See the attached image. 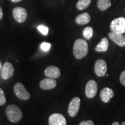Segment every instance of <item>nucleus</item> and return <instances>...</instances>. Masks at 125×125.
<instances>
[{
	"instance_id": "29",
	"label": "nucleus",
	"mask_w": 125,
	"mask_h": 125,
	"mask_svg": "<svg viewBox=\"0 0 125 125\" xmlns=\"http://www.w3.org/2000/svg\"><path fill=\"white\" fill-rule=\"evenodd\" d=\"M121 125H125V122H123L121 124Z\"/></svg>"
},
{
	"instance_id": "2",
	"label": "nucleus",
	"mask_w": 125,
	"mask_h": 125,
	"mask_svg": "<svg viewBox=\"0 0 125 125\" xmlns=\"http://www.w3.org/2000/svg\"><path fill=\"white\" fill-rule=\"evenodd\" d=\"M7 118L13 123L18 122L22 118L23 114L21 109L15 105H9L6 109Z\"/></svg>"
},
{
	"instance_id": "5",
	"label": "nucleus",
	"mask_w": 125,
	"mask_h": 125,
	"mask_svg": "<svg viewBox=\"0 0 125 125\" xmlns=\"http://www.w3.org/2000/svg\"><path fill=\"white\" fill-rule=\"evenodd\" d=\"M81 104V100L78 97L73 98L72 100L70 101L69 105H68V114L71 117H75L77 115L79 111V107Z\"/></svg>"
},
{
	"instance_id": "4",
	"label": "nucleus",
	"mask_w": 125,
	"mask_h": 125,
	"mask_svg": "<svg viewBox=\"0 0 125 125\" xmlns=\"http://www.w3.org/2000/svg\"><path fill=\"white\" fill-rule=\"evenodd\" d=\"M14 92L16 96L23 100H27L30 97V94L21 83H17L14 86Z\"/></svg>"
},
{
	"instance_id": "15",
	"label": "nucleus",
	"mask_w": 125,
	"mask_h": 125,
	"mask_svg": "<svg viewBox=\"0 0 125 125\" xmlns=\"http://www.w3.org/2000/svg\"><path fill=\"white\" fill-rule=\"evenodd\" d=\"M91 18L88 13H83L80 14L76 16L75 21L78 24L85 25L90 22Z\"/></svg>"
},
{
	"instance_id": "22",
	"label": "nucleus",
	"mask_w": 125,
	"mask_h": 125,
	"mask_svg": "<svg viewBox=\"0 0 125 125\" xmlns=\"http://www.w3.org/2000/svg\"><path fill=\"white\" fill-rule=\"evenodd\" d=\"M6 103V98L4 92L0 88V105H4Z\"/></svg>"
},
{
	"instance_id": "21",
	"label": "nucleus",
	"mask_w": 125,
	"mask_h": 125,
	"mask_svg": "<svg viewBox=\"0 0 125 125\" xmlns=\"http://www.w3.org/2000/svg\"><path fill=\"white\" fill-rule=\"evenodd\" d=\"M51 48V44L50 43L48 42H44L42 43V44L41 45V49L44 52H48L49 51L50 49Z\"/></svg>"
},
{
	"instance_id": "12",
	"label": "nucleus",
	"mask_w": 125,
	"mask_h": 125,
	"mask_svg": "<svg viewBox=\"0 0 125 125\" xmlns=\"http://www.w3.org/2000/svg\"><path fill=\"white\" fill-rule=\"evenodd\" d=\"M60 71L58 67L53 65L48 67L45 71V75L52 79L58 78L60 76Z\"/></svg>"
},
{
	"instance_id": "24",
	"label": "nucleus",
	"mask_w": 125,
	"mask_h": 125,
	"mask_svg": "<svg viewBox=\"0 0 125 125\" xmlns=\"http://www.w3.org/2000/svg\"><path fill=\"white\" fill-rule=\"evenodd\" d=\"M79 125H94L93 122L91 120H88V121H83L79 123Z\"/></svg>"
},
{
	"instance_id": "23",
	"label": "nucleus",
	"mask_w": 125,
	"mask_h": 125,
	"mask_svg": "<svg viewBox=\"0 0 125 125\" xmlns=\"http://www.w3.org/2000/svg\"><path fill=\"white\" fill-rule=\"evenodd\" d=\"M120 82L123 86H125V70L123 71L120 75Z\"/></svg>"
},
{
	"instance_id": "1",
	"label": "nucleus",
	"mask_w": 125,
	"mask_h": 125,
	"mask_svg": "<svg viewBox=\"0 0 125 125\" xmlns=\"http://www.w3.org/2000/svg\"><path fill=\"white\" fill-rule=\"evenodd\" d=\"M88 45L86 41L78 39L75 42L73 46L74 55L77 59H81L85 57L88 52Z\"/></svg>"
},
{
	"instance_id": "3",
	"label": "nucleus",
	"mask_w": 125,
	"mask_h": 125,
	"mask_svg": "<svg viewBox=\"0 0 125 125\" xmlns=\"http://www.w3.org/2000/svg\"><path fill=\"white\" fill-rule=\"evenodd\" d=\"M111 31L116 33L123 34L125 32V18L121 17L112 20L110 24Z\"/></svg>"
},
{
	"instance_id": "19",
	"label": "nucleus",
	"mask_w": 125,
	"mask_h": 125,
	"mask_svg": "<svg viewBox=\"0 0 125 125\" xmlns=\"http://www.w3.org/2000/svg\"><path fill=\"white\" fill-rule=\"evenodd\" d=\"M83 35L86 40H90L93 37V29L91 27H87L83 31Z\"/></svg>"
},
{
	"instance_id": "6",
	"label": "nucleus",
	"mask_w": 125,
	"mask_h": 125,
	"mask_svg": "<svg viewBox=\"0 0 125 125\" xmlns=\"http://www.w3.org/2000/svg\"><path fill=\"white\" fill-rule=\"evenodd\" d=\"M97 92V83L95 81L90 80L87 83L85 88L86 96L87 98H92L96 96Z\"/></svg>"
},
{
	"instance_id": "14",
	"label": "nucleus",
	"mask_w": 125,
	"mask_h": 125,
	"mask_svg": "<svg viewBox=\"0 0 125 125\" xmlns=\"http://www.w3.org/2000/svg\"><path fill=\"white\" fill-rule=\"evenodd\" d=\"M114 96V92L111 89L104 87L100 92L101 100L104 103H108L110 100Z\"/></svg>"
},
{
	"instance_id": "8",
	"label": "nucleus",
	"mask_w": 125,
	"mask_h": 125,
	"mask_svg": "<svg viewBox=\"0 0 125 125\" xmlns=\"http://www.w3.org/2000/svg\"><path fill=\"white\" fill-rule=\"evenodd\" d=\"M107 71V65L105 61L99 59L96 62L94 65V71L98 76H104Z\"/></svg>"
},
{
	"instance_id": "26",
	"label": "nucleus",
	"mask_w": 125,
	"mask_h": 125,
	"mask_svg": "<svg viewBox=\"0 0 125 125\" xmlns=\"http://www.w3.org/2000/svg\"><path fill=\"white\" fill-rule=\"evenodd\" d=\"M112 125H120V124L119 123V122H115L112 123Z\"/></svg>"
},
{
	"instance_id": "17",
	"label": "nucleus",
	"mask_w": 125,
	"mask_h": 125,
	"mask_svg": "<svg viewBox=\"0 0 125 125\" xmlns=\"http://www.w3.org/2000/svg\"><path fill=\"white\" fill-rule=\"evenodd\" d=\"M97 5L98 8L101 11H104L111 7V2L110 0H97Z\"/></svg>"
},
{
	"instance_id": "10",
	"label": "nucleus",
	"mask_w": 125,
	"mask_h": 125,
	"mask_svg": "<svg viewBox=\"0 0 125 125\" xmlns=\"http://www.w3.org/2000/svg\"><path fill=\"white\" fill-rule=\"evenodd\" d=\"M14 68L10 62H6L1 68V76L3 79H8L13 75Z\"/></svg>"
},
{
	"instance_id": "9",
	"label": "nucleus",
	"mask_w": 125,
	"mask_h": 125,
	"mask_svg": "<svg viewBox=\"0 0 125 125\" xmlns=\"http://www.w3.org/2000/svg\"><path fill=\"white\" fill-rule=\"evenodd\" d=\"M49 125H66V119L61 114H53L49 116Z\"/></svg>"
},
{
	"instance_id": "13",
	"label": "nucleus",
	"mask_w": 125,
	"mask_h": 125,
	"mask_svg": "<svg viewBox=\"0 0 125 125\" xmlns=\"http://www.w3.org/2000/svg\"><path fill=\"white\" fill-rule=\"evenodd\" d=\"M57 82L56 80L52 78H46L43 79L40 82V86L43 90L52 89L56 86Z\"/></svg>"
},
{
	"instance_id": "18",
	"label": "nucleus",
	"mask_w": 125,
	"mask_h": 125,
	"mask_svg": "<svg viewBox=\"0 0 125 125\" xmlns=\"http://www.w3.org/2000/svg\"><path fill=\"white\" fill-rule=\"evenodd\" d=\"M92 0H78L76 4V8L80 10L86 9L91 4Z\"/></svg>"
},
{
	"instance_id": "28",
	"label": "nucleus",
	"mask_w": 125,
	"mask_h": 125,
	"mask_svg": "<svg viewBox=\"0 0 125 125\" xmlns=\"http://www.w3.org/2000/svg\"><path fill=\"white\" fill-rule=\"evenodd\" d=\"M1 68H2V64H1V62H0V70H1Z\"/></svg>"
},
{
	"instance_id": "16",
	"label": "nucleus",
	"mask_w": 125,
	"mask_h": 125,
	"mask_svg": "<svg viewBox=\"0 0 125 125\" xmlns=\"http://www.w3.org/2000/svg\"><path fill=\"white\" fill-rule=\"evenodd\" d=\"M109 46V42L107 38H103L98 44L96 46L95 50L98 52H106L108 50Z\"/></svg>"
},
{
	"instance_id": "11",
	"label": "nucleus",
	"mask_w": 125,
	"mask_h": 125,
	"mask_svg": "<svg viewBox=\"0 0 125 125\" xmlns=\"http://www.w3.org/2000/svg\"><path fill=\"white\" fill-rule=\"evenodd\" d=\"M108 37L112 42L118 46L121 47L125 46V36L122 34L116 33L111 31L108 34Z\"/></svg>"
},
{
	"instance_id": "20",
	"label": "nucleus",
	"mask_w": 125,
	"mask_h": 125,
	"mask_svg": "<svg viewBox=\"0 0 125 125\" xmlns=\"http://www.w3.org/2000/svg\"><path fill=\"white\" fill-rule=\"evenodd\" d=\"M37 29H38L40 32H41L44 35H46L48 34V32H49L48 28L46 27V26H43V25H40V26L37 27Z\"/></svg>"
},
{
	"instance_id": "25",
	"label": "nucleus",
	"mask_w": 125,
	"mask_h": 125,
	"mask_svg": "<svg viewBox=\"0 0 125 125\" xmlns=\"http://www.w3.org/2000/svg\"><path fill=\"white\" fill-rule=\"evenodd\" d=\"M3 17V13H2V10L1 9V8L0 7V20H1V19Z\"/></svg>"
},
{
	"instance_id": "7",
	"label": "nucleus",
	"mask_w": 125,
	"mask_h": 125,
	"mask_svg": "<svg viewBox=\"0 0 125 125\" xmlns=\"http://www.w3.org/2000/svg\"><path fill=\"white\" fill-rule=\"evenodd\" d=\"M13 15L15 19L19 23H23L26 21L27 13L24 8L21 7L15 8L13 10Z\"/></svg>"
},
{
	"instance_id": "27",
	"label": "nucleus",
	"mask_w": 125,
	"mask_h": 125,
	"mask_svg": "<svg viewBox=\"0 0 125 125\" xmlns=\"http://www.w3.org/2000/svg\"><path fill=\"white\" fill-rule=\"evenodd\" d=\"M11 1L13 2H20V1H21V0H11Z\"/></svg>"
}]
</instances>
